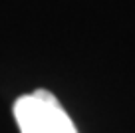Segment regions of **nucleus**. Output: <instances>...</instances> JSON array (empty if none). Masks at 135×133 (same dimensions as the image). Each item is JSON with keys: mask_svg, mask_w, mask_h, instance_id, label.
<instances>
[{"mask_svg": "<svg viewBox=\"0 0 135 133\" xmlns=\"http://www.w3.org/2000/svg\"><path fill=\"white\" fill-rule=\"evenodd\" d=\"M14 117L20 133H78L60 101L46 89L18 97Z\"/></svg>", "mask_w": 135, "mask_h": 133, "instance_id": "nucleus-1", "label": "nucleus"}]
</instances>
